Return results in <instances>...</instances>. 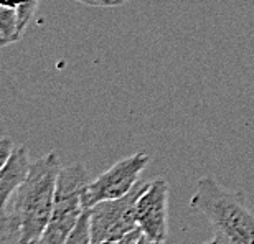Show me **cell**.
I'll return each instance as SVG.
<instances>
[{"label": "cell", "mask_w": 254, "mask_h": 244, "mask_svg": "<svg viewBox=\"0 0 254 244\" xmlns=\"http://www.w3.org/2000/svg\"><path fill=\"white\" fill-rule=\"evenodd\" d=\"M62 162L57 152H48L30 165L27 179L12 196L10 211L18 221L22 244H37L47 230L55 203Z\"/></svg>", "instance_id": "obj_1"}, {"label": "cell", "mask_w": 254, "mask_h": 244, "mask_svg": "<svg viewBox=\"0 0 254 244\" xmlns=\"http://www.w3.org/2000/svg\"><path fill=\"white\" fill-rule=\"evenodd\" d=\"M190 208L206 218L225 244H254V213L240 191L203 177L190 198Z\"/></svg>", "instance_id": "obj_2"}, {"label": "cell", "mask_w": 254, "mask_h": 244, "mask_svg": "<svg viewBox=\"0 0 254 244\" xmlns=\"http://www.w3.org/2000/svg\"><path fill=\"white\" fill-rule=\"evenodd\" d=\"M89 183V174L83 164L78 162L62 167L58 174L52 216L37 244H64L81 213L84 211L83 195Z\"/></svg>", "instance_id": "obj_3"}, {"label": "cell", "mask_w": 254, "mask_h": 244, "mask_svg": "<svg viewBox=\"0 0 254 244\" xmlns=\"http://www.w3.org/2000/svg\"><path fill=\"white\" fill-rule=\"evenodd\" d=\"M147 185H149L147 182H139L127 195L116 200L99 201L89 208L93 243L119 241L129 233L139 230L135 206Z\"/></svg>", "instance_id": "obj_4"}, {"label": "cell", "mask_w": 254, "mask_h": 244, "mask_svg": "<svg viewBox=\"0 0 254 244\" xmlns=\"http://www.w3.org/2000/svg\"><path fill=\"white\" fill-rule=\"evenodd\" d=\"M149 162L150 155L139 152L121 159L96 180H91L83 195L84 210H89L99 201L116 200L127 195L140 182V174L147 169Z\"/></svg>", "instance_id": "obj_5"}, {"label": "cell", "mask_w": 254, "mask_h": 244, "mask_svg": "<svg viewBox=\"0 0 254 244\" xmlns=\"http://www.w3.org/2000/svg\"><path fill=\"white\" fill-rule=\"evenodd\" d=\"M137 228L150 240L165 243L169 235V183L150 182L137 200Z\"/></svg>", "instance_id": "obj_6"}, {"label": "cell", "mask_w": 254, "mask_h": 244, "mask_svg": "<svg viewBox=\"0 0 254 244\" xmlns=\"http://www.w3.org/2000/svg\"><path fill=\"white\" fill-rule=\"evenodd\" d=\"M30 165L32 162L27 147H15L12 157L0 169V215L7 213L12 196L27 179Z\"/></svg>", "instance_id": "obj_7"}, {"label": "cell", "mask_w": 254, "mask_h": 244, "mask_svg": "<svg viewBox=\"0 0 254 244\" xmlns=\"http://www.w3.org/2000/svg\"><path fill=\"white\" fill-rule=\"evenodd\" d=\"M17 10L10 8L0 0V48L20 42Z\"/></svg>", "instance_id": "obj_8"}, {"label": "cell", "mask_w": 254, "mask_h": 244, "mask_svg": "<svg viewBox=\"0 0 254 244\" xmlns=\"http://www.w3.org/2000/svg\"><path fill=\"white\" fill-rule=\"evenodd\" d=\"M2 2L5 5H8L10 8L17 10L18 33H20V37H23L25 28L28 27V23L32 22L35 12H37L40 0H2Z\"/></svg>", "instance_id": "obj_9"}, {"label": "cell", "mask_w": 254, "mask_h": 244, "mask_svg": "<svg viewBox=\"0 0 254 244\" xmlns=\"http://www.w3.org/2000/svg\"><path fill=\"white\" fill-rule=\"evenodd\" d=\"M64 244H93V235H91V216L89 210H84L81 213L78 223L71 230V233L66 238Z\"/></svg>", "instance_id": "obj_10"}, {"label": "cell", "mask_w": 254, "mask_h": 244, "mask_svg": "<svg viewBox=\"0 0 254 244\" xmlns=\"http://www.w3.org/2000/svg\"><path fill=\"white\" fill-rule=\"evenodd\" d=\"M0 244H22L18 221L10 210L0 215Z\"/></svg>", "instance_id": "obj_11"}, {"label": "cell", "mask_w": 254, "mask_h": 244, "mask_svg": "<svg viewBox=\"0 0 254 244\" xmlns=\"http://www.w3.org/2000/svg\"><path fill=\"white\" fill-rule=\"evenodd\" d=\"M15 150L13 142L8 139V137H0V169L7 164L8 159L12 157Z\"/></svg>", "instance_id": "obj_12"}, {"label": "cell", "mask_w": 254, "mask_h": 244, "mask_svg": "<svg viewBox=\"0 0 254 244\" xmlns=\"http://www.w3.org/2000/svg\"><path fill=\"white\" fill-rule=\"evenodd\" d=\"M83 5H89V7H119L124 5L127 0H74Z\"/></svg>", "instance_id": "obj_13"}, {"label": "cell", "mask_w": 254, "mask_h": 244, "mask_svg": "<svg viewBox=\"0 0 254 244\" xmlns=\"http://www.w3.org/2000/svg\"><path fill=\"white\" fill-rule=\"evenodd\" d=\"M139 236H140V230H135V231L129 233L127 236H124L123 240H119L118 244H135L137 240H139Z\"/></svg>", "instance_id": "obj_14"}, {"label": "cell", "mask_w": 254, "mask_h": 244, "mask_svg": "<svg viewBox=\"0 0 254 244\" xmlns=\"http://www.w3.org/2000/svg\"><path fill=\"white\" fill-rule=\"evenodd\" d=\"M135 244H164V243L154 241V240H150L149 236H145V235H142V233H140L139 240H137V243H135Z\"/></svg>", "instance_id": "obj_15"}, {"label": "cell", "mask_w": 254, "mask_h": 244, "mask_svg": "<svg viewBox=\"0 0 254 244\" xmlns=\"http://www.w3.org/2000/svg\"><path fill=\"white\" fill-rule=\"evenodd\" d=\"M205 244H225V243H223L218 236H215V238H213V240H210V241L205 243Z\"/></svg>", "instance_id": "obj_16"}, {"label": "cell", "mask_w": 254, "mask_h": 244, "mask_svg": "<svg viewBox=\"0 0 254 244\" xmlns=\"http://www.w3.org/2000/svg\"><path fill=\"white\" fill-rule=\"evenodd\" d=\"M93 244H118V241H101V243H93Z\"/></svg>", "instance_id": "obj_17"}]
</instances>
